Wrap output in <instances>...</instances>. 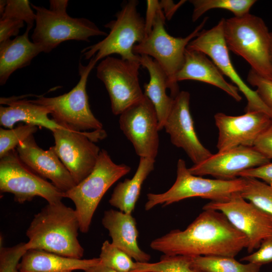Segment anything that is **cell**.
Here are the masks:
<instances>
[{
    "instance_id": "cell-9",
    "label": "cell",
    "mask_w": 272,
    "mask_h": 272,
    "mask_svg": "<svg viewBox=\"0 0 272 272\" xmlns=\"http://www.w3.org/2000/svg\"><path fill=\"white\" fill-rule=\"evenodd\" d=\"M31 7L36 14L31 38L43 52H50L65 41L89 42L91 37L107 35L87 18H73L67 11H53L33 4Z\"/></svg>"
},
{
    "instance_id": "cell-39",
    "label": "cell",
    "mask_w": 272,
    "mask_h": 272,
    "mask_svg": "<svg viewBox=\"0 0 272 272\" xmlns=\"http://www.w3.org/2000/svg\"><path fill=\"white\" fill-rule=\"evenodd\" d=\"M253 147L269 160L272 159V122L259 136Z\"/></svg>"
},
{
    "instance_id": "cell-7",
    "label": "cell",
    "mask_w": 272,
    "mask_h": 272,
    "mask_svg": "<svg viewBox=\"0 0 272 272\" xmlns=\"http://www.w3.org/2000/svg\"><path fill=\"white\" fill-rule=\"evenodd\" d=\"M245 185L243 177L231 180L212 179L191 174L185 162L179 159L177 163L176 179L166 191L149 193L145 205L146 211L161 205L165 207L191 197H201L211 201L226 199L233 193L241 192Z\"/></svg>"
},
{
    "instance_id": "cell-4",
    "label": "cell",
    "mask_w": 272,
    "mask_h": 272,
    "mask_svg": "<svg viewBox=\"0 0 272 272\" xmlns=\"http://www.w3.org/2000/svg\"><path fill=\"white\" fill-rule=\"evenodd\" d=\"M208 19V17H205L186 37H174L165 29L166 18L161 8L157 13L151 33L133 47L134 54L149 56L161 66L167 75L168 89L173 98L180 92L176 75L184 63L186 47L202 30Z\"/></svg>"
},
{
    "instance_id": "cell-26",
    "label": "cell",
    "mask_w": 272,
    "mask_h": 272,
    "mask_svg": "<svg viewBox=\"0 0 272 272\" xmlns=\"http://www.w3.org/2000/svg\"><path fill=\"white\" fill-rule=\"evenodd\" d=\"M155 160L140 158L138 168L131 179L119 182L114 188L109 202L119 211L129 214L133 211L142 185L154 169Z\"/></svg>"
},
{
    "instance_id": "cell-25",
    "label": "cell",
    "mask_w": 272,
    "mask_h": 272,
    "mask_svg": "<svg viewBox=\"0 0 272 272\" xmlns=\"http://www.w3.org/2000/svg\"><path fill=\"white\" fill-rule=\"evenodd\" d=\"M139 61L141 66L146 68L149 74V81L144 86V94L155 107L160 131L164 127L174 101V98L166 93V89H168V78L161 66L151 57L139 55Z\"/></svg>"
},
{
    "instance_id": "cell-21",
    "label": "cell",
    "mask_w": 272,
    "mask_h": 272,
    "mask_svg": "<svg viewBox=\"0 0 272 272\" xmlns=\"http://www.w3.org/2000/svg\"><path fill=\"white\" fill-rule=\"evenodd\" d=\"M102 224L108 231L112 245L124 251L136 262H149L150 255L139 246V232L136 221L131 214L110 209L104 212Z\"/></svg>"
},
{
    "instance_id": "cell-43",
    "label": "cell",
    "mask_w": 272,
    "mask_h": 272,
    "mask_svg": "<svg viewBox=\"0 0 272 272\" xmlns=\"http://www.w3.org/2000/svg\"><path fill=\"white\" fill-rule=\"evenodd\" d=\"M85 272H118L111 268L106 266L101 263L93 265L86 270Z\"/></svg>"
},
{
    "instance_id": "cell-36",
    "label": "cell",
    "mask_w": 272,
    "mask_h": 272,
    "mask_svg": "<svg viewBox=\"0 0 272 272\" xmlns=\"http://www.w3.org/2000/svg\"><path fill=\"white\" fill-rule=\"evenodd\" d=\"M240 260L260 266L272 262V234L261 241L257 251L242 257Z\"/></svg>"
},
{
    "instance_id": "cell-29",
    "label": "cell",
    "mask_w": 272,
    "mask_h": 272,
    "mask_svg": "<svg viewBox=\"0 0 272 272\" xmlns=\"http://www.w3.org/2000/svg\"><path fill=\"white\" fill-rule=\"evenodd\" d=\"M137 263L131 272H204L192 265L190 256L163 255L156 262Z\"/></svg>"
},
{
    "instance_id": "cell-23",
    "label": "cell",
    "mask_w": 272,
    "mask_h": 272,
    "mask_svg": "<svg viewBox=\"0 0 272 272\" xmlns=\"http://www.w3.org/2000/svg\"><path fill=\"white\" fill-rule=\"evenodd\" d=\"M101 262L99 257L76 259L63 256L42 250L29 249L18 266L20 272H72L86 270Z\"/></svg>"
},
{
    "instance_id": "cell-18",
    "label": "cell",
    "mask_w": 272,
    "mask_h": 272,
    "mask_svg": "<svg viewBox=\"0 0 272 272\" xmlns=\"http://www.w3.org/2000/svg\"><path fill=\"white\" fill-rule=\"evenodd\" d=\"M254 147L238 146L212 154L203 162L188 168L194 175H211L216 179L231 180L240 173L270 162Z\"/></svg>"
},
{
    "instance_id": "cell-22",
    "label": "cell",
    "mask_w": 272,
    "mask_h": 272,
    "mask_svg": "<svg viewBox=\"0 0 272 272\" xmlns=\"http://www.w3.org/2000/svg\"><path fill=\"white\" fill-rule=\"evenodd\" d=\"M0 103L8 105L0 107V124L4 127L13 128L17 122L22 121L44 127L52 132L57 128H65L48 117L51 112L48 108L31 100L15 97L1 98Z\"/></svg>"
},
{
    "instance_id": "cell-42",
    "label": "cell",
    "mask_w": 272,
    "mask_h": 272,
    "mask_svg": "<svg viewBox=\"0 0 272 272\" xmlns=\"http://www.w3.org/2000/svg\"><path fill=\"white\" fill-rule=\"evenodd\" d=\"M49 3L50 10L60 12L67 11V0H51Z\"/></svg>"
},
{
    "instance_id": "cell-15",
    "label": "cell",
    "mask_w": 272,
    "mask_h": 272,
    "mask_svg": "<svg viewBox=\"0 0 272 272\" xmlns=\"http://www.w3.org/2000/svg\"><path fill=\"white\" fill-rule=\"evenodd\" d=\"M120 129L140 158L155 160L158 152V119L151 101L145 97L120 115Z\"/></svg>"
},
{
    "instance_id": "cell-6",
    "label": "cell",
    "mask_w": 272,
    "mask_h": 272,
    "mask_svg": "<svg viewBox=\"0 0 272 272\" xmlns=\"http://www.w3.org/2000/svg\"><path fill=\"white\" fill-rule=\"evenodd\" d=\"M130 169L124 164L115 163L108 152L102 149L92 172L64 192V197L71 199L75 205L81 232H88L94 213L106 191Z\"/></svg>"
},
{
    "instance_id": "cell-1",
    "label": "cell",
    "mask_w": 272,
    "mask_h": 272,
    "mask_svg": "<svg viewBox=\"0 0 272 272\" xmlns=\"http://www.w3.org/2000/svg\"><path fill=\"white\" fill-rule=\"evenodd\" d=\"M150 245L166 255L235 257L247 248L248 240L223 213L206 209L184 230H171Z\"/></svg>"
},
{
    "instance_id": "cell-40",
    "label": "cell",
    "mask_w": 272,
    "mask_h": 272,
    "mask_svg": "<svg viewBox=\"0 0 272 272\" xmlns=\"http://www.w3.org/2000/svg\"><path fill=\"white\" fill-rule=\"evenodd\" d=\"M160 9L161 7L159 1H147V10L146 18L145 19L146 36H147L152 31L155 18L158 11Z\"/></svg>"
},
{
    "instance_id": "cell-30",
    "label": "cell",
    "mask_w": 272,
    "mask_h": 272,
    "mask_svg": "<svg viewBox=\"0 0 272 272\" xmlns=\"http://www.w3.org/2000/svg\"><path fill=\"white\" fill-rule=\"evenodd\" d=\"M243 178L245 185L240 192L242 197L272 216V185L256 178Z\"/></svg>"
},
{
    "instance_id": "cell-11",
    "label": "cell",
    "mask_w": 272,
    "mask_h": 272,
    "mask_svg": "<svg viewBox=\"0 0 272 272\" xmlns=\"http://www.w3.org/2000/svg\"><path fill=\"white\" fill-rule=\"evenodd\" d=\"M53 132L55 145L51 148L78 184L93 170L100 152L94 142L106 138L104 129L91 132L57 128Z\"/></svg>"
},
{
    "instance_id": "cell-14",
    "label": "cell",
    "mask_w": 272,
    "mask_h": 272,
    "mask_svg": "<svg viewBox=\"0 0 272 272\" xmlns=\"http://www.w3.org/2000/svg\"><path fill=\"white\" fill-rule=\"evenodd\" d=\"M223 213L228 221L247 238L249 253L258 249L261 241L272 234V216L250 201L240 192L233 193L228 198L211 201L203 207Z\"/></svg>"
},
{
    "instance_id": "cell-35",
    "label": "cell",
    "mask_w": 272,
    "mask_h": 272,
    "mask_svg": "<svg viewBox=\"0 0 272 272\" xmlns=\"http://www.w3.org/2000/svg\"><path fill=\"white\" fill-rule=\"evenodd\" d=\"M247 81L256 88L255 91L266 106L272 111V79L263 77L250 69Z\"/></svg>"
},
{
    "instance_id": "cell-44",
    "label": "cell",
    "mask_w": 272,
    "mask_h": 272,
    "mask_svg": "<svg viewBox=\"0 0 272 272\" xmlns=\"http://www.w3.org/2000/svg\"><path fill=\"white\" fill-rule=\"evenodd\" d=\"M270 58L272 64V31L270 32Z\"/></svg>"
},
{
    "instance_id": "cell-8",
    "label": "cell",
    "mask_w": 272,
    "mask_h": 272,
    "mask_svg": "<svg viewBox=\"0 0 272 272\" xmlns=\"http://www.w3.org/2000/svg\"><path fill=\"white\" fill-rule=\"evenodd\" d=\"M97 62L94 57L86 65L79 62L80 80L69 92L54 97L40 96L31 101L48 108L52 119L65 128L76 131L103 129L90 109L86 90L88 77Z\"/></svg>"
},
{
    "instance_id": "cell-12",
    "label": "cell",
    "mask_w": 272,
    "mask_h": 272,
    "mask_svg": "<svg viewBox=\"0 0 272 272\" xmlns=\"http://www.w3.org/2000/svg\"><path fill=\"white\" fill-rule=\"evenodd\" d=\"M141 66L140 61L109 56L97 66L96 76L105 85L114 115H120L145 97L139 78Z\"/></svg>"
},
{
    "instance_id": "cell-45",
    "label": "cell",
    "mask_w": 272,
    "mask_h": 272,
    "mask_svg": "<svg viewBox=\"0 0 272 272\" xmlns=\"http://www.w3.org/2000/svg\"><path fill=\"white\" fill-rule=\"evenodd\" d=\"M18 272H20V271H18Z\"/></svg>"
},
{
    "instance_id": "cell-2",
    "label": "cell",
    "mask_w": 272,
    "mask_h": 272,
    "mask_svg": "<svg viewBox=\"0 0 272 272\" xmlns=\"http://www.w3.org/2000/svg\"><path fill=\"white\" fill-rule=\"evenodd\" d=\"M80 227L75 210L61 201L48 203L34 216L26 231L27 248L82 259L84 250L78 239Z\"/></svg>"
},
{
    "instance_id": "cell-19",
    "label": "cell",
    "mask_w": 272,
    "mask_h": 272,
    "mask_svg": "<svg viewBox=\"0 0 272 272\" xmlns=\"http://www.w3.org/2000/svg\"><path fill=\"white\" fill-rule=\"evenodd\" d=\"M21 160L43 178L50 180L58 189L65 192L76 184L66 167L50 147L44 150L39 147L33 135L16 147Z\"/></svg>"
},
{
    "instance_id": "cell-10",
    "label": "cell",
    "mask_w": 272,
    "mask_h": 272,
    "mask_svg": "<svg viewBox=\"0 0 272 272\" xmlns=\"http://www.w3.org/2000/svg\"><path fill=\"white\" fill-rule=\"evenodd\" d=\"M0 190L12 193L20 203L31 201L35 196L48 203L61 201L64 192L46 181L27 166L13 150L0 158Z\"/></svg>"
},
{
    "instance_id": "cell-17",
    "label": "cell",
    "mask_w": 272,
    "mask_h": 272,
    "mask_svg": "<svg viewBox=\"0 0 272 272\" xmlns=\"http://www.w3.org/2000/svg\"><path fill=\"white\" fill-rule=\"evenodd\" d=\"M219 130L218 152L238 146L253 147L259 136L272 122V118L260 111L231 116L219 112L214 116Z\"/></svg>"
},
{
    "instance_id": "cell-41",
    "label": "cell",
    "mask_w": 272,
    "mask_h": 272,
    "mask_svg": "<svg viewBox=\"0 0 272 272\" xmlns=\"http://www.w3.org/2000/svg\"><path fill=\"white\" fill-rule=\"evenodd\" d=\"M186 2L182 0L175 4L173 1L162 0L159 1V3L166 19L170 20L177 10Z\"/></svg>"
},
{
    "instance_id": "cell-31",
    "label": "cell",
    "mask_w": 272,
    "mask_h": 272,
    "mask_svg": "<svg viewBox=\"0 0 272 272\" xmlns=\"http://www.w3.org/2000/svg\"><path fill=\"white\" fill-rule=\"evenodd\" d=\"M99 258L103 264L118 272H131L137 266L131 257L108 240L102 244Z\"/></svg>"
},
{
    "instance_id": "cell-32",
    "label": "cell",
    "mask_w": 272,
    "mask_h": 272,
    "mask_svg": "<svg viewBox=\"0 0 272 272\" xmlns=\"http://www.w3.org/2000/svg\"><path fill=\"white\" fill-rule=\"evenodd\" d=\"M38 128L31 124L20 125L16 127L6 129L0 128V158L14 150L21 143L33 135Z\"/></svg>"
},
{
    "instance_id": "cell-24",
    "label": "cell",
    "mask_w": 272,
    "mask_h": 272,
    "mask_svg": "<svg viewBox=\"0 0 272 272\" xmlns=\"http://www.w3.org/2000/svg\"><path fill=\"white\" fill-rule=\"evenodd\" d=\"M26 28L21 35L0 43V84L6 83L11 75L16 70L31 63L32 60L43 52L40 46L30 40Z\"/></svg>"
},
{
    "instance_id": "cell-5",
    "label": "cell",
    "mask_w": 272,
    "mask_h": 272,
    "mask_svg": "<svg viewBox=\"0 0 272 272\" xmlns=\"http://www.w3.org/2000/svg\"><path fill=\"white\" fill-rule=\"evenodd\" d=\"M139 1L129 0L124 3L115 14L116 19L105 25L109 29L106 37L82 51L85 59L94 57L97 62L111 54H117L121 58L139 61V55L133 53L134 45L146 37L145 19L138 12Z\"/></svg>"
},
{
    "instance_id": "cell-37",
    "label": "cell",
    "mask_w": 272,
    "mask_h": 272,
    "mask_svg": "<svg viewBox=\"0 0 272 272\" xmlns=\"http://www.w3.org/2000/svg\"><path fill=\"white\" fill-rule=\"evenodd\" d=\"M24 22L10 18L0 19V43L17 36L20 30L24 26Z\"/></svg>"
},
{
    "instance_id": "cell-27",
    "label": "cell",
    "mask_w": 272,
    "mask_h": 272,
    "mask_svg": "<svg viewBox=\"0 0 272 272\" xmlns=\"http://www.w3.org/2000/svg\"><path fill=\"white\" fill-rule=\"evenodd\" d=\"M192 265L204 272H260L261 266L242 263L234 257L223 256H190Z\"/></svg>"
},
{
    "instance_id": "cell-16",
    "label": "cell",
    "mask_w": 272,
    "mask_h": 272,
    "mask_svg": "<svg viewBox=\"0 0 272 272\" xmlns=\"http://www.w3.org/2000/svg\"><path fill=\"white\" fill-rule=\"evenodd\" d=\"M190 94L182 91L174 98L171 110L164 127L173 145L182 149L194 165L210 157L212 154L199 141L196 133L189 109Z\"/></svg>"
},
{
    "instance_id": "cell-20",
    "label": "cell",
    "mask_w": 272,
    "mask_h": 272,
    "mask_svg": "<svg viewBox=\"0 0 272 272\" xmlns=\"http://www.w3.org/2000/svg\"><path fill=\"white\" fill-rule=\"evenodd\" d=\"M216 64L203 53L186 49L184 63L176 75L177 82L194 80L220 88L237 102L242 100L238 88L228 83Z\"/></svg>"
},
{
    "instance_id": "cell-46",
    "label": "cell",
    "mask_w": 272,
    "mask_h": 272,
    "mask_svg": "<svg viewBox=\"0 0 272 272\" xmlns=\"http://www.w3.org/2000/svg\"><path fill=\"white\" fill-rule=\"evenodd\" d=\"M69 272H71V271H69Z\"/></svg>"
},
{
    "instance_id": "cell-3",
    "label": "cell",
    "mask_w": 272,
    "mask_h": 272,
    "mask_svg": "<svg viewBox=\"0 0 272 272\" xmlns=\"http://www.w3.org/2000/svg\"><path fill=\"white\" fill-rule=\"evenodd\" d=\"M223 33L229 50L244 58L259 75L272 79L270 32L261 18L248 13L224 19Z\"/></svg>"
},
{
    "instance_id": "cell-34",
    "label": "cell",
    "mask_w": 272,
    "mask_h": 272,
    "mask_svg": "<svg viewBox=\"0 0 272 272\" xmlns=\"http://www.w3.org/2000/svg\"><path fill=\"white\" fill-rule=\"evenodd\" d=\"M28 250L26 243H21L11 247H1L0 272H18V266Z\"/></svg>"
},
{
    "instance_id": "cell-38",
    "label": "cell",
    "mask_w": 272,
    "mask_h": 272,
    "mask_svg": "<svg viewBox=\"0 0 272 272\" xmlns=\"http://www.w3.org/2000/svg\"><path fill=\"white\" fill-rule=\"evenodd\" d=\"M240 177H250L260 179L272 185V163L245 170L238 175Z\"/></svg>"
},
{
    "instance_id": "cell-28",
    "label": "cell",
    "mask_w": 272,
    "mask_h": 272,
    "mask_svg": "<svg viewBox=\"0 0 272 272\" xmlns=\"http://www.w3.org/2000/svg\"><path fill=\"white\" fill-rule=\"evenodd\" d=\"M193 6L192 20H197L203 14L214 9H224L232 12L235 17H241L249 13L255 0H191Z\"/></svg>"
},
{
    "instance_id": "cell-13",
    "label": "cell",
    "mask_w": 272,
    "mask_h": 272,
    "mask_svg": "<svg viewBox=\"0 0 272 272\" xmlns=\"http://www.w3.org/2000/svg\"><path fill=\"white\" fill-rule=\"evenodd\" d=\"M224 18L209 30H201L186 48L201 52L209 57L223 75L228 77L247 100L246 112L262 111L272 118V111L261 100L255 91L242 79L232 64L223 33Z\"/></svg>"
},
{
    "instance_id": "cell-33",
    "label": "cell",
    "mask_w": 272,
    "mask_h": 272,
    "mask_svg": "<svg viewBox=\"0 0 272 272\" xmlns=\"http://www.w3.org/2000/svg\"><path fill=\"white\" fill-rule=\"evenodd\" d=\"M28 0H6V4L1 18H10L22 21L27 27L32 29L35 22L36 14Z\"/></svg>"
}]
</instances>
